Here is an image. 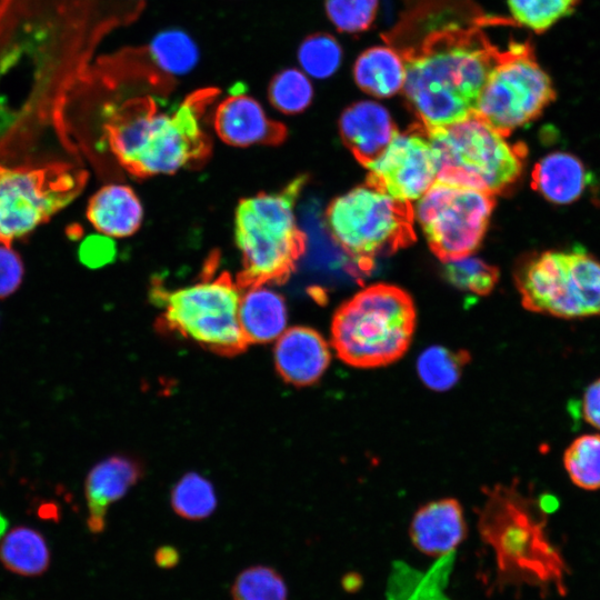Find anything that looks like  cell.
Wrapping results in <instances>:
<instances>
[{
	"label": "cell",
	"instance_id": "27",
	"mask_svg": "<svg viewBox=\"0 0 600 600\" xmlns=\"http://www.w3.org/2000/svg\"><path fill=\"white\" fill-rule=\"evenodd\" d=\"M268 99L281 113L297 114L311 104L313 87L303 71L286 68L271 78L268 86Z\"/></svg>",
	"mask_w": 600,
	"mask_h": 600
},
{
	"label": "cell",
	"instance_id": "18",
	"mask_svg": "<svg viewBox=\"0 0 600 600\" xmlns=\"http://www.w3.org/2000/svg\"><path fill=\"white\" fill-rule=\"evenodd\" d=\"M341 139L363 166L373 161L397 133L390 112L380 103L363 100L348 106L340 116Z\"/></svg>",
	"mask_w": 600,
	"mask_h": 600
},
{
	"label": "cell",
	"instance_id": "17",
	"mask_svg": "<svg viewBox=\"0 0 600 600\" xmlns=\"http://www.w3.org/2000/svg\"><path fill=\"white\" fill-rule=\"evenodd\" d=\"M141 476V463L122 454L111 456L90 470L84 482V498L87 524L92 533L103 531L108 508L121 499Z\"/></svg>",
	"mask_w": 600,
	"mask_h": 600
},
{
	"label": "cell",
	"instance_id": "19",
	"mask_svg": "<svg viewBox=\"0 0 600 600\" xmlns=\"http://www.w3.org/2000/svg\"><path fill=\"white\" fill-rule=\"evenodd\" d=\"M590 179L587 166L578 156L553 151L534 164L531 187L550 203L568 206L583 196Z\"/></svg>",
	"mask_w": 600,
	"mask_h": 600
},
{
	"label": "cell",
	"instance_id": "28",
	"mask_svg": "<svg viewBox=\"0 0 600 600\" xmlns=\"http://www.w3.org/2000/svg\"><path fill=\"white\" fill-rule=\"evenodd\" d=\"M171 506L176 513L189 520H201L216 509L217 497L209 480L198 473L184 474L171 491Z\"/></svg>",
	"mask_w": 600,
	"mask_h": 600
},
{
	"label": "cell",
	"instance_id": "23",
	"mask_svg": "<svg viewBox=\"0 0 600 600\" xmlns=\"http://www.w3.org/2000/svg\"><path fill=\"white\" fill-rule=\"evenodd\" d=\"M50 549L42 533L33 528L17 526L0 541V562L12 573L38 577L50 566Z\"/></svg>",
	"mask_w": 600,
	"mask_h": 600
},
{
	"label": "cell",
	"instance_id": "20",
	"mask_svg": "<svg viewBox=\"0 0 600 600\" xmlns=\"http://www.w3.org/2000/svg\"><path fill=\"white\" fill-rule=\"evenodd\" d=\"M238 319L248 344L277 340L287 330L286 300L266 284L248 287L240 296Z\"/></svg>",
	"mask_w": 600,
	"mask_h": 600
},
{
	"label": "cell",
	"instance_id": "24",
	"mask_svg": "<svg viewBox=\"0 0 600 600\" xmlns=\"http://www.w3.org/2000/svg\"><path fill=\"white\" fill-rule=\"evenodd\" d=\"M470 361L471 354L467 350H451L442 346H431L418 357L417 372L428 389L443 392L452 389L459 382L463 369Z\"/></svg>",
	"mask_w": 600,
	"mask_h": 600
},
{
	"label": "cell",
	"instance_id": "15",
	"mask_svg": "<svg viewBox=\"0 0 600 600\" xmlns=\"http://www.w3.org/2000/svg\"><path fill=\"white\" fill-rule=\"evenodd\" d=\"M331 361L324 338L309 327H292L278 339L274 364L279 376L296 387L311 386L320 380Z\"/></svg>",
	"mask_w": 600,
	"mask_h": 600
},
{
	"label": "cell",
	"instance_id": "32",
	"mask_svg": "<svg viewBox=\"0 0 600 600\" xmlns=\"http://www.w3.org/2000/svg\"><path fill=\"white\" fill-rule=\"evenodd\" d=\"M443 273L454 287L480 296L489 293L499 278L496 267L470 254L444 261Z\"/></svg>",
	"mask_w": 600,
	"mask_h": 600
},
{
	"label": "cell",
	"instance_id": "35",
	"mask_svg": "<svg viewBox=\"0 0 600 600\" xmlns=\"http://www.w3.org/2000/svg\"><path fill=\"white\" fill-rule=\"evenodd\" d=\"M23 263L8 244L0 243V299L12 294L21 284Z\"/></svg>",
	"mask_w": 600,
	"mask_h": 600
},
{
	"label": "cell",
	"instance_id": "38",
	"mask_svg": "<svg viewBox=\"0 0 600 600\" xmlns=\"http://www.w3.org/2000/svg\"><path fill=\"white\" fill-rule=\"evenodd\" d=\"M6 520L0 516V537L2 536L4 529H6Z\"/></svg>",
	"mask_w": 600,
	"mask_h": 600
},
{
	"label": "cell",
	"instance_id": "1",
	"mask_svg": "<svg viewBox=\"0 0 600 600\" xmlns=\"http://www.w3.org/2000/svg\"><path fill=\"white\" fill-rule=\"evenodd\" d=\"M493 19L474 0H406L399 22L382 34L403 61V94L426 130L474 113L501 49L486 32Z\"/></svg>",
	"mask_w": 600,
	"mask_h": 600
},
{
	"label": "cell",
	"instance_id": "10",
	"mask_svg": "<svg viewBox=\"0 0 600 600\" xmlns=\"http://www.w3.org/2000/svg\"><path fill=\"white\" fill-rule=\"evenodd\" d=\"M550 76L529 41H510L480 91L474 113L503 136L530 123L556 100Z\"/></svg>",
	"mask_w": 600,
	"mask_h": 600
},
{
	"label": "cell",
	"instance_id": "31",
	"mask_svg": "<svg viewBox=\"0 0 600 600\" xmlns=\"http://www.w3.org/2000/svg\"><path fill=\"white\" fill-rule=\"evenodd\" d=\"M232 600H288L283 577L269 566L257 564L242 570L231 587Z\"/></svg>",
	"mask_w": 600,
	"mask_h": 600
},
{
	"label": "cell",
	"instance_id": "3",
	"mask_svg": "<svg viewBox=\"0 0 600 600\" xmlns=\"http://www.w3.org/2000/svg\"><path fill=\"white\" fill-rule=\"evenodd\" d=\"M482 491L478 530L493 552L499 586H529L542 593L552 589L566 596L569 567L548 537L540 500L523 494L516 481Z\"/></svg>",
	"mask_w": 600,
	"mask_h": 600
},
{
	"label": "cell",
	"instance_id": "11",
	"mask_svg": "<svg viewBox=\"0 0 600 600\" xmlns=\"http://www.w3.org/2000/svg\"><path fill=\"white\" fill-rule=\"evenodd\" d=\"M86 177L64 163L0 166V243L10 246L67 207L83 189Z\"/></svg>",
	"mask_w": 600,
	"mask_h": 600
},
{
	"label": "cell",
	"instance_id": "22",
	"mask_svg": "<svg viewBox=\"0 0 600 600\" xmlns=\"http://www.w3.org/2000/svg\"><path fill=\"white\" fill-rule=\"evenodd\" d=\"M353 78L363 92L377 98H389L403 88L404 64L393 48L374 46L357 58Z\"/></svg>",
	"mask_w": 600,
	"mask_h": 600
},
{
	"label": "cell",
	"instance_id": "25",
	"mask_svg": "<svg viewBox=\"0 0 600 600\" xmlns=\"http://www.w3.org/2000/svg\"><path fill=\"white\" fill-rule=\"evenodd\" d=\"M147 52L156 67L169 77L191 71L199 59L194 41L177 29L159 32L151 40Z\"/></svg>",
	"mask_w": 600,
	"mask_h": 600
},
{
	"label": "cell",
	"instance_id": "36",
	"mask_svg": "<svg viewBox=\"0 0 600 600\" xmlns=\"http://www.w3.org/2000/svg\"><path fill=\"white\" fill-rule=\"evenodd\" d=\"M581 411L586 422L600 430V378L586 388Z\"/></svg>",
	"mask_w": 600,
	"mask_h": 600
},
{
	"label": "cell",
	"instance_id": "13",
	"mask_svg": "<svg viewBox=\"0 0 600 600\" xmlns=\"http://www.w3.org/2000/svg\"><path fill=\"white\" fill-rule=\"evenodd\" d=\"M366 167L369 169L367 186L407 202L418 200L437 178L431 147L420 123L397 132Z\"/></svg>",
	"mask_w": 600,
	"mask_h": 600
},
{
	"label": "cell",
	"instance_id": "7",
	"mask_svg": "<svg viewBox=\"0 0 600 600\" xmlns=\"http://www.w3.org/2000/svg\"><path fill=\"white\" fill-rule=\"evenodd\" d=\"M241 288L227 272L216 273L212 261L202 277L186 287L151 289L152 302L162 310L160 327L220 356H237L247 349L238 309Z\"/></svg>",
	"mask_w": 600,
	"mask_h": 600
},
{
	"label": "cell",
	"instance_id": "9",
	"mask_svg": "<svg viewBox=\"0 0 600 600\" xmlns=\"http://www.w3.org/2000/svg\"><path fill=\"white\" fill-rule=\"evenodd\" d=\"M413 207L369 186L331 201L326 223L337 244L362 271L374 259L409 246L414 239Z\"/></svg>",
	"mask_w": 600,
	"mask_h": 600
},
{
	"label": "cell",
	"instance_id": "26",
	"mask_svg": "<svg viewBox=\"0 0 600 600\" xmlns=\"http://www.w3.org/2000/svg\"><path fill=\"white\" fill-rule=\"evenodd\" d=\"M563 466L578 488L600 489V433L577 437L563 452Z\"/></svg>",
	"mask_w": 600,
	"mask_h": 600
},
{
	"label": "cell",
	"instance_id": "33",
	"mask_svg": "<svg viewBox=\"0 0 600 600\" xmlns=\"http://www.w3.org/2000/svg\"><path fill=\"white\" fill-rule=\"evenodd\" d=\"M379 0H324L329 20L341 32L368 30L378 12Z\"/></svg>",
	"mask_w": 600,
	"mask_h": 600
},
{
	"label": "cell",
	"instance_id": "4",
	"mask_svg": "<svg viewBox=\"0 0 600 600\" xmlns=\"http://www.w3.org/2000/svg\"><path fill=\"white\" fill-rule=\"evenodd\" d=\"M307 178L300 176L279 191L242 199L234 216V239L242 271L237 283H280L296 269L306 251V233L299 227L294 204Z\"/></svg>",
	"mask_w": 600,
	"mask_h": 600
},
{
	"label": "cell",
	"instance_id": "2",
	"mask_svg": "<svg viewBox=\"0 0 600 600\" xmlns=\"http://www.w3.org/2000/svg\"><path fill=\"white\" fill-rule=\"evenodd\" d=\"M68 93L97 107L107 142L118 161L137 177L173 173L203 161L211 150L202 127L216 88L190 93L171 112L149 96H130L117 62L97 58Z\"/></svg>",
	"mask_w": 600,
	"mask_h": 600
},
{
	"label": "cell",
	"instance_id": "37",
	"mask_svg": "<svg viewBox=\"0 0 600 600\" xmlns=\"http://www.w3.org/2000/svg\"><path fill=\"white\" fill-rule=\"evenodd\" d=\"M154 561L161 569H171L179 562V552L170 546L160 547L154 553Z\"/></svg>",
	"mask_w": 600,
	"mask_h": 600
},
{
	"label": "cell",
	"instance_id": "16",
	"mask_svg": "<svg viewBox=\"0 0 600 600\" xmlns=\"http://www.w3.org/2000/svg\"><path fill=\"white\" fill-rule=\"evenodd\" d=\"M467 533L463 509L454 498L423 504L413 514L409 528L412 544L429 557L450 554Z\"/></svg>",
	"mask_w": 600,
	"mask_h": 600
},
{
	"label": "cell",
	"instance_id": "5",
	"mask_svg": "<svg viewBox=\"0 0 600 600\" xmlns=\"http://www.w3.org/2000/svg\"><path fill=\"white\" fill-rule=\"evenodd\" d=\"M416 322L414 303L406 291L389 284L370 286L337 309L331 346L350 367H386L408 351Z\"/></svg>",
	"mask_w": 600,
	"mask_h": 600
},
{
	"label": "cell",
	"instance_id": "30",
	"mask_svg": "<svg viewBox=\"0 0 600 600\" xmlns=\"http://www.w3.org/2000/svg\"><path fill=\"white\" fill-rule=\"evenodd\" d=\"M579 3L580 0H508L513 21L536 33H543L570 17Z\"/></svg>",
	"mask_w": 600,
	"mask_h": 600
},
{
	"label": "cell",
	"instance_id": "8",
	"mask_svg": "<svg viewBox=\"0 0 600 600\" xmlns=\"http://www.w3.org/2000/svg\"><path fill=\"white\" fill-rule=\"evenodd\" d=\"M516 283L532 312L566 320L600 317V260L579 246L524 258Z\"/></svg>",
	"mask_w": 600,
	"mask_h": 600
},
{
	"label": "cell",
	"instance_id": "14",
	"mask_svg": "<svg viewBox=\"0 0 600 600\" xmlns=\"http://www.w3.org/2000/svg\"><path fill=\"white\" fill-rule=\"evenodd\" d=\"M218 137L228 144H277L286 138L283 123L268 117L262 106L240 91L223 99L213 112Z\"/></svg>",
	"mask_w": 600,
	"mask_h": 600
},
{
	"label": "cell",
	"instance_id": "34",
	"mask_svg": "<svg viewBox=\"0 0 600 600\" xmlns=\"http://www.w3.org/2000/svg\"><path fill=\"white\" fill-rule=\"evenodd\" d=\"M116 242L106 234H90L80 243L78 257L82 264L98 269L116 259Z\"/></svg>",
	"mask_w": 600,
	"mask_h": 600
},
{
	"label": "cell",
	"instance_id": "29",
	"mask_svg": "<svg viewBox=\"0 0 600 600\" xmlns=\"http://www.w3.org/2000/svg\"><path fill=\"white\" fill-rule=\"evenodd\" d=\"M297 58L307 76L327 79L339 69L342 61V48L333 36L316 32L302 40Z\"/></svg>",
	"mask_w": 600,
	"mask_h": 600
},
{
	"label": "cell",
	"instance_id": "6",
	"mask_svg": "<svg viewBox=\"0 0 600 600\" xmlns=\"http://www.w3.org/2000/svg\"><path fill=\"white\" fill-rule=\"evenodd\" d=\"M426 133L434 160L436 181L494 196L521 177L528 153L526 144L509 142L476 113Z\"/></svg>",
	"mask_w": 600,
	"mask_h": 600
},
{
	"label": "cell",
	"instance_id": "21",
	"mask_svg": "<svg viewBox=\"0 0 600 600\" xmlns=\"http://www.w3.org/2000/svg\"><path fill=\"white\" fill-rule=\"evenodd\" d=\"M87 218L93 228L111 238L133 234L141 226L142 204L134 191L124 184L111 183L99 189L89 200Z\"/></svg>",
	"mask_w": 600,
	"mask_h": 600
},
{
	"label": "cell",
	"instance_id": "12",
	"mask_svg": "<svg viewBox=\"0 0 600 600\" xmlns=\"http://www.w3.org/2000/svg\"><path fill=\"white\" fill-rule=\"evenodd\" d=\"M493 207L492 194L436 181L418 199L413 216L433 253L448 261L479 247Z\"/></svg>",
	"mask_w": 600,
	"mask_h": 600
}]
</instances>
